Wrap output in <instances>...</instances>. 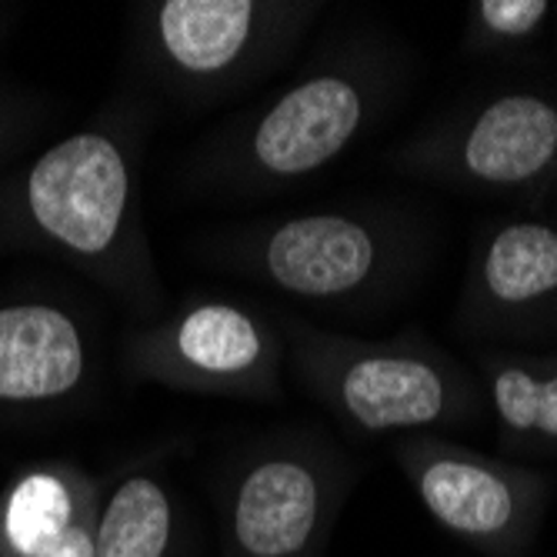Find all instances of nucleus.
<instances>
[{
	"instance_id": "f257e3e1",
	"label": "nucleus",
	"mask_w": 557,
	"mask_h": 557,
	"mask_svg": "<svg viewBox=\"0 0 557 557\" xmlns=\"http://www.w3.org/2000/svg\"><path fill=\"white\" fill-rule=\"evenodd\" d=\"M127 194L124 154L104 134H74L54 144L27 177L34 224L77 255H104L114 244Z\"/></svg>"
},
{
	"instance_id": "ddd939ff",
	"label": "nucleus",
	"mask_w": 557,
	"mask_h": 557,
	"mask_svg": "<svg viewBox=\"0 0 557 557\" xmlns=\"http://www.w3.org/2000/svg\"><path fill=\"white\" fill-rule=\"evenodd\" d=\"M487 287L500 300H531L557 287V234L541 224H515L491 244Z\"/></svg>"
},
{
	"instance_id": "20e7f679",
	"label": "nucleus",
	"mask_w": 557,
	"mask_h": 557,
	"mask_svg": "<svg viewBox=\"0 0 557 557\" xmlns=\"http://www.w3.org/2000/svg\"><path fill=\"white\" fill-rule=\"evenodd\" d=\"M84 377L77 324L50 304L0 308V400H54Z\"/></svg>"
},
{
	"instance_id": "6e6552de",
	"label": "nucleus",
	"mask_w": 557,
	"mask_h": 557,
	"mask_svg": "<svg viewBox=\"0 0 557 557\" xmlns=\"http://www.w3.org/2000/svg\"><path fill=\"white\" fill-rule=\"evenodd\" d=\"M347 411L371 431L428 424L444 408L441 377L408 358H368L344 377Z\"/></svg>"
},
{
	"instance_id": "39448f33",
	"label": "nucleus",
	"mask_w": 557,
	"mask_h": 557,
	"mask_svg": "<svg viewBox=\"0 0 557 557\" xmlns=\"http://www.w3.org/2000/svg\"><path fill=\"white\" fill-rule=\"evenodd\" d=\"M374 264L368 231L344 218H300L268 244L271 277L294 294L331 297L361 284Z\"/></svg>"
},
{
	"instance_id": "9d476101",
	"label": "nucleus",
	"mask_w": 557,
	"mask_h": 557,
	"mask_svg": "<svg viewBox=\"0 0 557 557\" xmlns=\"http://www.w3.org/2000/svg\"><path fill=\"white\" fill-rule=\"evenodd\" d=\"M421 497L441 524L461 534H494L515 511V497L497 474L458 461L431 465L421 478Z\"/></svg>"
},
{
	"instance_id": "2eb2a0df",
	"label": "nucleus",
	"mask_w": 557,
	"mask_h": 557,
	"mask_svg": "<svg viewBox=\"0 0 557 557\" xmlns=\"http://www.w3.org/2000/svg\"><path fill=\"white\" fill-rule=\"evenodd\" d=\"M544 14H547L544 0H484L481 4V17L487 21V27L511 37L534 30Z\"/></svg>"
},
{
	"instance_id": "7ed1b4c3",
	"label": "nucleus",
	"mask_w": 557,
	"mask_h": 557,
	"mask_svg": "<svg viewBox=\"0 0 557 557\" xmlns=\"http://www.w3.org/2000/svg\"><path fill=\"white\" fill-rule=\"evenodd\" d=\"M361 121L358 90L337 77H318L284 94L261 121L255 150L274 174H304L327 164Z\"/></svg>"
},
{
	"instance_id": "1a4fd4ad",
	"label": "nucleus",
	"mask_w": 557,
	"mask_h": 557,
	"mask_svg": "<svg viewBox=\"0 0 557 557\" xmlns=\"http://www.w3.org/2000/svg\"><path fill=\"white\" fill-rule=\"evenodd\" d=\"M250 21L255 4L247 0H168L161 4V40L181 67L214 74L240 54Z\"/></svg>"
},
{
	"instance_id": "423d86ee",
	"label": "nucleus",
	"mask_w": 557,
	"mask_h": 557,
	"mask_svg": "<svg viewBox=\"0 0 557 557\" xmlns=\"http://www.w3.org/2000/svg\"><path fill=\"white\" fill-rule=\"evenodd\" d=\"M318 524V481L294 461L255 468L234 504V534L250 557H290Z\"/></svg>"
},
{
	"instance_id": "f03ea898",
	"label": "nucleus",
	"mask_w": 557,
	"mask_h": 557,
	"mask_svg": "<svg viewBox=\"0 0 557 557\" xmlns=\"http://www.w3.org/2000/svg\"><path fill=\"white\" fill-rule=\"evenodd\" d=\"M0 557H97L90 484L64 468H34L0 497Z\"/></svg>"
},
{
	"instance_id": "4468645a",
	"label": "nucleus",
	"mask_w": 557,
	"mask_h": 557,
	"mask_svg": "<svg viewBox=\"0 0 557 557\" xmlns=\"http://www.w3.org/2000/svg\"><path fill=\"white\" fill-rule=\"evenodd\" d=\"M494 397L504 424L557 437V377L534 381L524 371H504L494 384Z\"/></svg>"
},
{
	"instance_id": "9b49d317",
	"label": "nucleus",
	"mask_w": 557,
	"mask_h": 557,
	"mask_svg": "<svg viewBox=\"0 0 557 557\" xmlns=\"http://www.w3.org/2000/svg\"><path fill=\"white\" fill-rule=\"evenodd\" d=\"M171 541V504L158 481H124L97 515V557H164Z\"/></svg>"
},
{
	"instance_id": "0eeeda50",
	"label": "nucleus",
	"mask_w": 557,
	"mask_h": 557,
	"mask_svg": "<svg viewBox=\"0 0 557 557\" xmlns=\"http://www.w3.org/2000/svg\"><path fill=\"white\" fill-rule=\"evenodd\" d=\"M557 150V111L541 97H504L468 137V168L494 184L534 177Z\"/></svg>"
},
{
	"instance_id": "f8f14e48",
	"label": "nucleus",
	"mask_w": 557,
	"mask_h": 557,
	"mask_svg": "<svg viewBox=\"0 0 557 557\" xmlns=\"http://www.w3.org/2000/svg\"><path fill=\"white\" fill-rule=\"evenodd\" d=\"M177 350L187 364L208 374H240L258 361L261 334L247 314L227 304H208L184 318Z\"/></svg>"
}]
</instances>
